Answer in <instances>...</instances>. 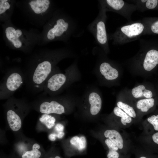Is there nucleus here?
<instances>
[{"mask_svg": "<svg viewBox=\"0 0 158 158\" xmlns=\"http://www.w3.org/2000/svg\"><path fill=\"white\" fill-rule=\"evenodd\" d=\"M62 50H40L31 56L28 61L26 79L29 88L32 91L36 92L43 90L54 62L58 58V54Z\"/></svg>", "mask_w": 158, "mask_h": 158, "instance_id": "nucleus-1", "label": "nucleus"}, {"mask_svg": "<svg viewBox=\"0 0 158 158\" xmlns=\"http://www.w3.org/2000/svg\"><path fill=\"white\" fill-rule=\"evenodd\" d=\"M43 27L40 33V46L56 41L67 42L74 34L76 24L66 13L59 9H56Z\"/></svg>", "mask_w": 158, "mask_h": 158, "instance_id": "nucleus-2", "label": "nucleus"}, {"mask_svg": "<svg viewBox=\"0 0 158 158\" xmlns=\"http://www.w3.org/2000/svg\"><path fill=\"white\" fill-rule=\"evenodd\" d=\"M1 26L3 40L10 48L27 53H31L36 45H39L41 33L36 30L19 28L12 24L11 19L3 23Z\"/></svg>", "mask_w": 158, "mask_h": 158, "instance_id": "nucleus-3", "label": "nucleus"}, {"mask_svg": "<svg viewBox=\"0 0 158 158\" xmlns=\"http://www.w3.org/2000/svg\"><path fill=\"white\" fill-rule=\"evenodd\" d=\"M16 6L29 23L43 27L56 9L51 0H23L16 1Z\"/></svg>", "mask_w": 158, "mask_h": 158, "instance_id": "nucleus-4", "label": "nucleus"}, {"mask_svg": "<svg viewBox=\"0 0 158 158\" xmlns=\"http://www.w3.org/2000/svg\"><path fill=\"white\" fill-rule=\"evenodd\" d=\"M145 25L142 19L131 21L117 28L109 35L114 45H123L138 40L144 35Z\"/></svg>", "mask_w": 158, "mask_h": 158, "instance_id": "nucleus-5", "label": "nucleus"}, {"mask_svg": "<svg viewBox=\"0 0 158 158\" xmlns=\"http://www.w3.org/2000/svg\"><path fill=\"white\" fill-rule=\"evenodd\" d=\"M106 12L100 6L98 14L95 19L88 26L97 44L105 51L109 49V37L106 29L107 16Z\"/></svg>", "mask_w": 158, "mask_h": 158, "instance_id": "nucleus-6", "label": "nucleus"}, {"mask_svg": "<svg viewBox=\"0 0 158 158\" xmlns=\"http://www.w3.org/2000/svg\"><path fill=\"white\" fill-rule=\"evenodd\" d=\"M100 6L105 11L117 13L130 22L133 13L137 10L136 6L133 3H129L123 0H99Z\"/></svg>", "mask_w": 158, "mask_h": 158, "instance_id": "nucleus-7", "label": "nucleus"}, {"mask_svg": "<svg viewBox=\"0 0 158 158\" xmlns=\"http://www.w3.org/2000/svg\"><path fill=\"white\" fill-rule=\"evenodd\" d=\"M25 76L18 69H11L5 77L0 86V96H11L22 85Z\"/></svg>", "mask_w": 158, "mask_h": 158, "instance_id": "nucleus-8", "label": "nucleus"}, {"mask_svg": "<svg viewBox=\"0 0 158 158\" xmlns=\"http://www.w3.org/2000/svg\"><path fill=\"white\" fill-rule=\"evenodd\" d=\"M140 43L145 51L142 65L144 69L150 71L158 65V42L141 39Z\"/></svg>", "mask_w": 158, "mask_h": 158, "instance_id": "nucleus-9", "label": "nucleus"}, {"mask_svg": "<svg viewBox=\"0 0 158 158\" xmlns=\"http://www.w3.org/2000/svg\"><path fill=\"white\" fill-rule=\"evenodd\" d=\"M104 135L117 146L122 154L126 155L133 152L134 147L131 145L129 138L118 129H107L104 131Z\"/></svg>", "mask_w": 158, "mask_h": 158, "instance_id": "nucleus-10", "label": "nucleus"}, {"mask_svg": "<svg viewBox=\"0 0 158 158\" xmlns=\"http://www.w3.org/2000/svg\"><path fill=\"white\" fill-rule=\"evenodd\" d=\"M66 80V76L63 74H54L49 77L43 87L45 92H54L59 90L64 84Z\"/></svg>", "mask_w": 158, "mask_h": 158, "instance_id": "nucleus-11", "label": "nucleus"}, {"mask_svg": "<svg viewBox=\"0 0 158 158\" xmlns=\"http://www.w3.org/2000/svg\"><path fill=\"white\" fill-rule=\"evenodd\" d=\"M113 112L116 117L113 122L118 129L128 128L135 123L132 118L118 107L114 108Z\"/></svg>", "mask_w": 158, "mask_h": 158, "instance_id": "nucleus-12", "label": "nucleus"}, {"mask_svg": "<svg viewBox=\"0 0 158 158\" xmlns=\"http://www.w3.org/2000/svg\"><path fill=\"white\" fill-rule=\"evenodd\" d=\"M16 1L14 0H0V21L4 23L11 19Z\"/></svg>", "mask_w": 158, "mask_h": 158, "instance_id": "nucleus-13", "label": "nucleus"}, {"mask_svg": "<svg viewBox=\"0 0 158 158\" xmlns=\"http://www.w3.org/2000/svg\"><path fill=\"white\" fill-rule=\"evenodd\" d=\"M40 111L43 114L54 113L60 114L65 113L64 107L55 101H44L40 105Z\"/></svg>", "mask_w": 158, "mask_h": 158, "instance_id": "nucleus-14", "label": "nucleus"}, {"mask_svg": "<svg viewBox=\"0 0 158 158\" xmlns=\"http://www.w3.org/2000/svg\"><path fill=\"white\" fill-rule=\"evenodd\" d=\"M155 104V99L153 98L141 99L137 102L135 107L140 120L143 115L148 112L154 107Z\"/></svg>", "mask_w": 158, "mask_h": 158, "instance_id": "nucleus-15", "label": "nucleus"}, {"mask_svg": "<svg viewBox=\"0 0 158 158\" xmlns=\"http://www.w3.org/2000/svg\"><path fill=\"white\" fill-rule=\"evenodd\" d=\"M137 6V10L143 12L148 10H158V0H134L130 1Z\"/></svg>", "mask_w": 158, "mask_h": 158, "instance_id": "nucleus-16", "label": "nucleus"}, {"mask_svg": "<svg viewBox=\"0 0 158 158\" xmlns=\"http://www.w3.org/2000/svg\"><path fill=\"white\" fill-rule=\"evenodd\" d=\"M99 69L101 73L107 80L115 79L118 76L117 70L107 62L102 63L100 65Z\"/></svg>", "mask_w": 158, "mask_h": 158, "instance_id": "nucleus-17", "label": "nucleus"}, {"mask_svg": "<svg viewBox=\"0 0 158 158\" xmlns=\"http://www.w3.org/2000/svg\"><path fill=\"white\" fill-rule=\"evenodd\" d=\"M142 20L146 27L144 35L158 34V17H145Z\"/></svg>", "mask_w": 158, "mask_h": 158, "instance_id": "nucleus-18", "label": "nucleus"}, {"mask_svg": "<svg viewBox=\"0 0 158 158\" xmlns=\"http://www.w3.org/2000/svg\"><path fill=\"white\" fill-rule=\"evenodd\" d=\"M90 104V112L91 114L95 115L100 111L102 105V101L99 95L95 92L91 93L89 97Z\"/></svg>", "mask_w": 158, "mask_h": 158, "instance_id": "nucleus-19", "label": "nucleus"}, {"mask_svg": "<svg viewBox=\"0 0 158 158\" xmlns=\"http://www.w3.org/2000/svg\"><path fill=\"white\" fill-rule=\"evenodd\" d=\"M7 118L8 125L13 131L19 130L21 127V119L18 115L13 110H8L7 112Z\"/></svg>", "mask_w": 158, "mask_h": 158, "instance_id": "nucleus-20", "label": "nucleus"}, {"mask_svg": "<svg viewBox=\"0 0 158 158\" xmlns=\"http://www.w3.org/2000/svg\"><path fill=\"white\" fill-rule=\"evenodd\" d=\"M143 129L142 135H146L151 127L154 130L158 131V114L153 115L149 117L142 122Z\"/></svg>", "mask_w": 158, "mask_h": 158, "instance_id": "nucleus-21", "label": "nucleus"}, {"mask_svg": "<svg viewBox=\"0 0 158 158\" xmlns=\"http://www.w3.org/2000/svg\"><path fill=\"white\" fill-rule=\"evenodd\" d=\"M117 107L120 108L128 114L133 119L135 123L141 121L133 107L126 103L121 101L117 103Z\"/></svg>", "mask_w": 158, "mask_h": 158, "instance_id": "nucleus-22", "label": "nucleus"}, {"mask_svg": "<svg viewBox=\"0 0 158 158\" xmlns=\"http://www.w3.org/2000/svg\"><path fill=\"white\" fill-rule=\"evenodd\" d=\"M133 97L136 98L141 97L142 96L146 98H150L153 97L152 92L146 89L142 85H138L133 88L131 91Z\"/></svg>", "mask_w": 158, "mask_h": 158, "instance_id": "nucleus-23", "label": "nucleus"}, {"mask_svg": "<svg viewBox=\"0 0 158 158\" xmlns=\"http://www.w3.org/2000/svg\"><path fill=\"white\" fill-rule=\"evenodd\" d=\"M135 155V158H158V155L151 153L142 148L134 147L133 152Z\"/></svg>", "mask_w": 158, "mask_h": 158, "instance_id": "nucleus-24", "label": "nucleus"}, {"mask_svg": "<svg viewBox=\"0 0 158 158\" xmlns=\"http://www.w3.org/2000/svg\"><path fill=\"white\" fill-rule=\"evenodd\" d=\"M39 120L49 129L51 128L54 125L56 121L54 117L47 114L42 115Z\"/></svg>", "mask_w": 158, "mask_h": 158, "instance_id": "nucleus-25", "label": "nucleus"}, {"mask_svg": "<svg viewBox=\"0 0 158 158\" xmlns=\"http://www.w3.org/2000/svg\"><path fill=\"white\" fill-rule=\"evenodd\" d=\"M41 155L40 152L38 150L27 151L23 154L22 158H39Z\"/></svg>", "mask_w": 158, "mask_h": 158, "instance_id": "nucleus-26", "label": "nucleus"}, {"mask_svg": "<svg viewBox=\"0 0 158 158\" xmlns=\"http://www.w3.org/2000/svg\"><path fill=\"white\" fill-rule=\"evenodd\" d=\"M104 142L109 150L118 151L120 152L117 146L109 139L106 138Z\"/></svg>", "mask_w": 158, "mask_h": 158, "instance_id": "nucleus-27", "label": "nucleus"}, {"mask_svg": "<svg viewBox=\"0 0 158 158\" xmlns=\"http://www.w3.org/2000/svg\"><path fill=\"white\" fill-rule=\"evenodd\" d=\"M86 145L87 142L85 137L84 136H81L77 149L79 151L82 150L86 148Z\"/></svg>", "mask_w": 158, "mask_h": 158, "instance_id": "nucleus-28", "label": "nucleus"}, {"mask_svg": "<svg viewBox=\"0 0 158 158\" xmlns=\"http://www.w3.org/2000/svg\"><path fill=\"white\" fill-rule=\"evenodd\" d=\"M80 140V137L75 136L72 137L70 140V143L73 145L78 148Z\"/></svg>", "mask_w": 158, "mask_h": 158, "instance_id": "nucleus-29", "label": "nucleus"}, {"mask_svg": "<svg viewBox=\"0 0 158 158\" xmlns=\"http://www.w3.org/2000/svg\"><path fill=\"white\" fill-rule=\"evenodd\" d=\"M145 135L151 138V141L154 144L158 145V131L150 135L151 137L147 135Z\"/></svg>", "mask_w": 158, "mask_h": 158, "instance_id": "nucleus-30", "label": "nucleus"}, {"mask_svg": "<svg viewBox=\"0 0 158 158\" xmlns=\"http://www.w3.org/2000/svg\"><path fill=\"white\" fill-rule=\"evenodd\" d=\"M63 126L59 123L57 124L55 127L56 129L59 132L63 131L64 129Z\"/></svg>", "mask_w": 158, "mask_h": 158, "instance_id": "nucleus-31", "label": "nucleus"}, {"mask_svg": "<svg viewBox=\"0 0 158 158\" xmlns=\"http://www.w3.org/2000/svg\"><path fill=\"white\" fill-rule=\"evenodd\" d=\"M57 136V135L55 133L50 134L49 136V139L51 141H54L56 140V137Z\"/></svg>", "mask_w": 158, "mask_h": 158, "instance_id": "nucleus-32", "label": "nucleus"}, {"mask_svg": "<svg viewBox=\"0 0 158 158\" xmlns=\"http://www.w3.org/2000/svg\"><path fill=\"white\" fill-rule=\"evenodd\" d=\"M40 148V145L37 143L34 144L32 147V150H38Z\"/></svg>", "mask_w": 158, "mask_h": 158, "instance_id": "nucleus-33", "label": "nucleus"}, {"mask_svg": "<svg viewBox=\"0 0 158 158\" xmlns=\"http://www.w3.org/2000/svg\"><path fill=\"white\" fill-rule=\"evenodd\" d=\"M64 133L63 131L59 132L57 135V137L59 138H62L64 135Z\"/></svg>", "mask_w": 158, "mask_h": 158, "instance_id": "nucleus-34", "label": "nucleus"}, {"mask_svg": "<svg viewBox=\"0 0 158 158\" xmlns=\"http://www.w3.org/2000/svg\"><path fill=\"white\" fill-rule=\"evenodd\" d=\"M126 158H130V154H128Z\"/></svg>", "mask_w": 158, "mask_h": 158, "instance_id": "nucleus-35", "label": "nucleus"}, {"mask_svg": "<svg viewBox=\"0 0 158 158\" xmlns=\"http://www.w3.org/2000/svg\"><path fill=\"white\" fill-rule=\"evenodd\" d=\"M52 158V157H51V158ZM55 158H61L60 157H59V156H56Z\"/></svg>", "mask_w": 158, "mask_h": 158, "instance_id": "nucleus-36", "label": "nucleus"}]
</instances>
